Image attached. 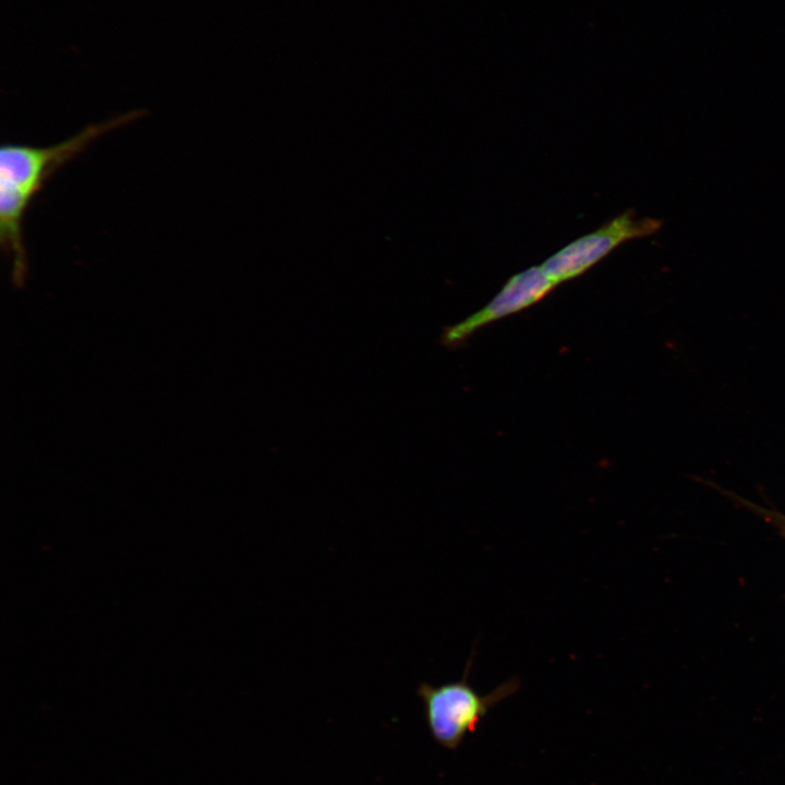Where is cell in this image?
Masks as SVG:
<instances>
[{
    "mask_svg": "<svg viewBox=\"0 0 785 785\" xmlns=\"http://www.w3.org/2000/svg\"><path fill=\"white\" fill-rule=\"evenodd\" d=\"M473 656L474 651L459 680L440 686L422 683L416 689L432 737L450 750L460 746L492 708L517 692L521 686L518 677H511L490 693L480 695L468 679Z\"/></svg>",
    "mask_w": 785,
    "mask_h": 785,
    "instance_id": "obj_1",
    "label": "cell"
},
{
    "mask_svg": "<svg viewBox=\"0 0 785 785\" xmlns=\"http://www.w3.org/2000/svg\"><path fill=\"white\" fill-rule=\"evenodd\" d=\"M142 114L136 110L90 124L67 141L48 147L13 144L1 146L0 186L12 189L32 201L56 170L82 153L93 141L138 119Z\"/></svg>",
    "mask_w": 785,
    "mask_h": 785,
    "instance_id": "obj_2",
    "label": "cell"
},
{
    "mask_svg": "<svg viewBox=\"0 0 785 785\" xmlns=\"http://www.w3.org/2000/svg\"><path fill=\"white\" fill-rule=\"evenodd\" d=\"M661 226V220L636 218L632 210H627L570 242L541 266L552 281L558 285L583 274L621 243L649 237L657 232Z\"/></svg>",
    "mask_w": 785,
    "mask_h": 785,
    "instance_id": "obj_3",
    "label": "cell"
},
{
    "mask_svg": "<svg viewBox=\"0 0 785 785\" xmlns=\"http://www.w3.org/2000/svg\"><path fill=\"white\" fill-rule=\"evenodd\" d=\"M555 286L541 265L520 271L512 276L482 310L456 325L446 327L440 342L446 347H457L481 326L534 304Z\"/></svg>",
    "mask_w": 785,
    "mask_h": 785,
    "instance_id": "obj_4",
    "label": "cell"
}]
</instances>
